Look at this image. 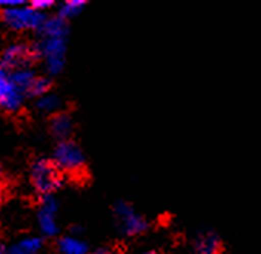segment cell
I'll return each mask as SVG.
<instances>
[{"label": "cell", "instance_id": "ffe728a7", "mask_svg": "<svg viewBox=\"0 0 261 254\" xmlns=\"http://www.w3.org/2000/svg\"><path fill=\"white\" fill-rule=\"evenodd\" d=\"M91 254H120V252H117V251H114V249L101 248V249H97V251H94V252H91Z\"/></svg>", "mask_w": 261, "mask_h": 254}, {"label": "cell", "instance_id": "9c48e42d", "mask_svg": "<svg viewBox=\"0 0 261 254\" xmlns=\"http://www.w3.org/2000/svg\"><path fill=\"white\" fill-rule=\"evenodd\" d=\"M195 251L197 254H221L223 240L220 234L214 230L201 231L195 239Z\"/></svg>", "mask_w": 261, "mask_h": 254}, {"label": "cell", "instance_id": "5bb4252c", "mask_svg": "<svg viewBox=\"0 0 261 254\" xmlns=\"http://www.w3.org/2000/svg\"><path fill=\"white\" fill-rule=\"evenodd\" d=\"M10 77H11L13 84H14L22 93H27L37 75H36L30 68H20V69H16Z\"/></svg>", "mask_w": 261, "mask_h": 254}, {"label": "cell", "instance_id": "52a82bcc", "mask_svg": "<svg viewBox=\"0 0 261 254\" xmlns=\"http://www.w3.org/2000/svg\"><path fill=\"white\" fill-rule=\"evenodd\" d=\"M36 57L34 48L25 43H14L8 46L2 55V66L5 69H20L28 68L31 60Z\"/></svg>", "mask_w": 261, "mask_h": 254}, {"label": "cell", "instance_id": "9a60e30c", "mask_svg": "<svg viewBox=\"0 0 261 254\" xmlns=\"http://www.w3.org/2000/svg\"><path fill=\"white\" fill-rule=\"evenodd\" d=\"M85 7V0H68V2H65L59 11V17L68 20V19H72L75 17L77 14L82 13Z\"/></svg>", "mask_w": 261, "mask_h": 254}, {"label": "cell", "instance_id": "277c9868", "mask_svg": "<svg viewBox=\"0 0 261 254\" xmlns=\"http://www.w3.org/2000/svg\"><path fill=\"white\" fill-rule=\"evenodd\" d=\"M54 164L59 170L79 173L85 167V155L72 141H60L54 152Z\"/></svg>", "mask_w": 261, "mask_h": 254}, {"label": "cell", "instance_id": "4fadbf2b", "mask_svg": "<svg viewBox=\"0 0 261 254\" xmlns=\"http://www.w3.org/2000/svg\"><path fill=\"white\" fill-rule=\"evenodd\" d=\"M43 246V242L40 237H25L14 243L10 249H7V254H37Z\"/></svg>", "mask_w": 261, "mask_h": 254}, {"label": "cell", "instance_id": "6da1fadb", "mask_svg": "<svg viewBox=\"0 0 261 254\" xmlns=\"http://www.w3.org/2000/svg\"><path fill=\"white\" fill-rule=\"evenodd\" d=\"M31 182H33L34 188L40 195L49 196V195H53V192L60 188V185H62V175H60V170L56 167V164L53 161L39 160L33 166Z\"/></svg>", "mask_w": 261, "mask_h": 254}, {"label": "cell", "instance_id": "8992f818", "mask_svg": "<svg viewBox=\"0 0 261 254\" xmlns=\"http://www.w3.org/2000/svg\"><path fill=\"white\" fill-rule=\"evenodd\" d=\"M23 101V93L13 84L8 72L0 68V107L8 112H16L20 109Z\"/></svg>", "mask_w": 261, "mask_h": 254}, {"label": "cell", "instance_id": "7402d4cb", "mask_svg": "<svg viewBox=\"0 0 261 254\" xmlns=\"http://www.w3.org/2000/svg\"><path fill=\"white\" fill-rule=\"evenodd\" d=\"M140 254H155V252H152V251H145V252H140Z\"/></svg>", "mask_w": 261, "mask_h": 254}, {"label": "cell", "instance_id": "603a6c76", "mask_svg": "<svg viewBox=\"0 0 261 254\" xmlns=\"http://www.w3.org/2000/svg\"><path fill=\"white\" fill-rule=\"evenodd\" d=\"M0 173H2V172H0Z\"/></svg>", "mask_w": 261, "mask_h": 254}, {"label": "cell", "instance_id": "5b68a950", "mask_svg": "<svg viewBox=\"0 0 261 254\" xmlns=\"http://www.w3.org/2000/svg\"><path fill=\"white\" fill-rule=\"evenodd\" d=\"M115 216H117L121 231L127 236L140 234V233L146 231V228H148L146 219L142 214H139L133 208V205H129L126 202H118L115 205Z\"/></svg>", "mask_w": 261, "mask_h": 254}, {"label": "cell", "instance_id": "2e32d148", "mask_svg": "<svg viewBox=\"0 0 261 254\" xmlns=\"http://www.w3.org/2000/svg\"><path fill=\"white\" fill-rule=\"evenodd\" d=\"M62 106V101L57 95H53V93H46L43 97H40L37 100V107L46 113H54L60 109Z\"/></svg>", "mask_w": 261, "mask_h": 254}, {"label": "cell", "instance_id": "3957f363", "mask_svg": "<svg viewBox=\"0 0 261 254\" xmlns=\"http://www.w3.org/2000/svg\"><path fill=\"white\" fill-rule=\"evenodd\" d=\"M36 55H42L46 61V69L51 74H59L65 66V52L66 43L65 39H51L45 37L40 43L34 45Z\"/></svg>", "mask_w": 261, "mask_h": 254}, {"label": "cell", "instance_id": "e0dca14e", "mask_svg": "<svg viewBox=\"0 0 261 254\" xmlns=\"http://www.w3.org/2000/svg\"><path fill=\"white\" fill-rule=\"evenodd\" d=\"M49 89H51V81L48 78H45V77H36V80L33 81V84H31V87L28 89L27 93L31 95V97L40 98V97L46 95L49 92Z\"/></svg>", "mask_w": 261, "mask_h": 254}, {"label": "cell", "instance_id": "30bf717a", "mask_svg": "<svg viewBox=\"0 0 261 254\" xmlns=\"http://www.w3.org/2000/svg\"><path fill=\"white\" fill-rule=\"evenodd\" d=\"M72 119L68 113L59 112L51 119V132L62 141H66V138L72 134Z\"/></svg>", "mask_w": 261, "mask_h": 254}, {"label": "cell", "instance_id": "ba28073f", "mask_svg": "<svg viewBox=\"0 0 261 254\" xmlns=\"http://www.w3.org/2000/svg\"><path fill=\"white\" fill-rule=\"evenodd\" d=\"M57 202L56 199L49 195V196H43L42 204H40V210L37 214V220H39V227L40 231L45 236H56L59 233V224H57Z\"/></svg>", "mask_w": 261, "mask_h": 254}, {"label": "cell", "instance_id": "8fae6325", "mask_svg": "<svg viewBox=\"0 0 261 254\" xmlns=\"http://www.w3.org/2000/svg\"><path fill=\"white\" fill-rule=\"evenodd\" d=\"M43 37H51V39H65L66 33H68V23L65 19L56 16V17H49L45 19L43 25L40 26Z\"/></svg>", "mask_w": 261, "mask_h": 254}, {"label": "cell", "instance_id": "7a4b0ae2", "mask_svg": "<svg viewBox=\"0 0 261 254\" xmlns=\"http://www.w3.org/2000/svg\"><path fill=\"white\" fill-rule=\"evenodd\" d=\"M4 22L16 31L25 29H40L45 22V16L34 10L33 7H17V8H5L2 14Z\"/></svg>", "mask_w": 261, "mask_h": 254}, {"label": "cell", "instance_id": "7c38bea8", "mask_svg": "<svg viewBox=\"0 0 261 254\" xmlns=\"http://www.w3.org/2000/svg\"><path fill=\"white\" fill-rule=\"evenodd\" d=\"M59 249L62 254H88V245L77 236H65L59 239Z\"/></svg>", "mask_w": 261, "mask_h": 254}, {"label": "cell", "instance_id": "d6986e66", "mask_svg": "<svg viewBox=\"0 0 261 254\" xmlns=\"http://www.w3.org/2000/svg\"><path fill=\"white\" fill-rule=\"evenodd\" d=\"M23 4H25L23 0H0V5L5 8H17L22 7Z\"/></svg>", "mask_w": 261, "mask_h": 254}, {"label": "cell", "instance_id": "ac0fdd59", "mask_svg": "<svg viewBox=\"0 0 261 254\" xmlns=\"http://www.w3.org/2000/svg\"><path fill=\"white\" fill-rule=\"evenodd\" d=\"M54 5V2L53 0H34V2L31 4V7L34 8V10H37V11H43V10H48V8H51Z\"/></svg>", "mask_w": 261, "mask_h": 254}, {"label": "cell", "instance_id": "44dd1931", "mask_svg": "<svg viewBox=\"0 0 261 254\" xmlns=\"http://www.w3.org/2000/svg\"><path fill=\"white\" fill-rule=\"evenodd\" d=\"M0 254H7V249L2 243H0Z\"/></svg>", "mask_w": 261, "mask_h": 254}]
</instances>
